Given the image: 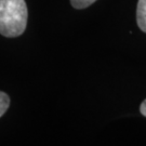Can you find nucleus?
<instances>
[{"mask_svg":"<svg viewBox=\"0 0 146 146\" xmlns=\"http://www.w3.org/2000/svg\"><path fill=\"white\" fill-rule=\"evenodd\" d=\"M96 0H70V5H73L75 9H86L90 5L94 3Z\"/></svg>","mask_w":146,"mask_h":146,"instance_id":"nucleus-4","label":"nucleus"},{"mask_svg":"<svg viewBox=\"0 0 146 146\" xmlns=\"http://www.w3.org/2000/svg\"><path fill=\"white\" fill-rule=\"evenodd\" d=\"M136 23L142 31L146 33V0H139L136 7Z\"/></svg>","mask_w":146,"mask_h":146,"instance_id":"nucleus-2","label":"nucleus"},{"mask_svg":"<svg viewBox=\"0 0 146 146\" xmlns=\"http://www.w3.org/2000/svg\"><path fill=\"white\" fill-rule=\"evenodd\" d=\"M25 0H0V34L13 38L21 36L27 25Z\"/></svg>","mask_w":146,"mask_h":146,"instance_id":"nucleus-1","label":"nucleus"},{"mask_svg":"<svg viewBox=\"0 0 146 146\" xmlns=\"http://www.w3.org/2000/svg\"><path fill=\"white\" fill-rule=\"evenodd\" d=\"M140 111L144 117H146V99L142 102L141 106H140Z\"/></svg>","mask_w":146,"mask_h":146,"instance_id":"nucleus-5","label":"nucleus"},{"mask_svg":"<svg viewBox=\"0 0 146 146\" xmlns=\"http://www.w3.org/2000/svg\"><path fill=\"white\" fill-rule=\"evenodd\" d=\"M10 105V98L5 92L0 91V117L5 114V111L9 108Z\"/></svg>","mask_w":146,"mask_h":146,"instance_id":"nucleus-3","label":"nucleus"}]
</instances>
